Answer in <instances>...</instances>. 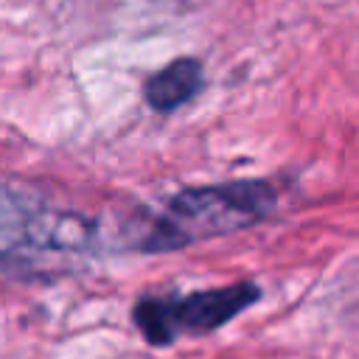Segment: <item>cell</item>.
<instances>
[{
    "instance_id": "3957f363",
    "label": "cell",
    "mask_w": 359,
    "mask_h": 359,
    "mask_svg": "<svg viewBox=\"0 0 359 359\" xmlns=\"http://www.w3.org/2000/svg\"><path fill=\"white\" fill-rule=\"evenodd\" d=\"M199 87H202V62L194 56H182L165 65L163 70H157L146 81L143 93L157 112H171L180 104L191 101L199 93Z\"/></svg>"
},
{
    "instance_id": "7a4b0ae2",
    "label": "cell",
    "mask_w": 359,
    "mask_h": 359,
    "mask_svg": "<svg viewBox=\"0 0 359 359\" xmlns=\"http://www.w3.org/2000/svg\"><path fill=\"white\" fill-rule=\"evenodd\" d=\"M261 289L250 280L216 286L182 297H143L132 317L151 345H171L182 334H208L230 323L258 300Z\"/></svg>"
},
{
    "instance_id": "6da1fadb",
    "label": "cell",
    "mask_w": 359,
    "mask_h": 359,
    "mask_svg": "<svg viewBox=\"0 0 359 359\" xmlns=\"http://www.w3.org/2000/svg\"><path fill=\"white\" fill-rule=\"evenodd\" d=\"M272 205L275 191L269 182L261 180H238L224 185L180 191L157 216L154 227L143 236L140 250L165 252L188 247L202 238L227 236L269 216Z\"/></svg>"
}]
</instances>
